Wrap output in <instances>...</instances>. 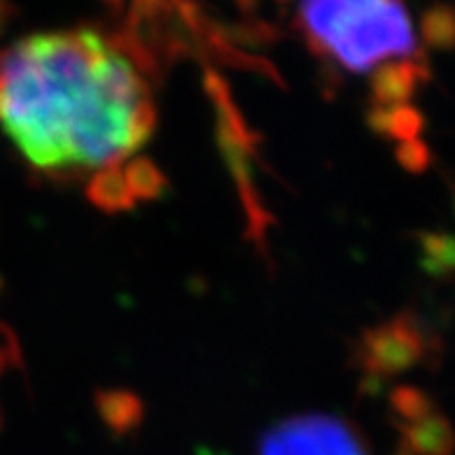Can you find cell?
<instances>
[{"label":"cell","mask_w":455,"mask_h":455,"mask_svg":"<svg viewBox=\"0 0 455 455\" xmlns=\"http://www.w3.org/2000/svg\"><path fill=\"white\" fill-rule=\"evenodd\" d=\"M404 443L413 453L419 455H451L453 451V432H451L449 420L442 413H430L427 419L411 423V426H400Z\"/></svg>","instance_id":"30bf717a"},{"label":"cell","mask_w":455,"mask_h":455,"mask_svg":"<svg viewBox=\"0 0 455 455\" xmlns=\"http://www.w3.org/2000/svg\"><path fill=\"white\" fill-rule=\"evenodd\" d=\"M151 91L98 30L30 36L0 54V121L49 174L121 163L156 131Z\"/></svg>","instance_id":"6da1fadb"},{"label":"cell","mask_w":455,"mask_h":455,"mask_svg":"<svg viewBox=\"0 0 455 455\" xmlns=\"http://www.w3.org/2000/svg\"><path fill=\"white\" fill-rule=\"evenodd\" d=\"M96 409L102 423L116 435H128L140 427L144 416V404L138 393L126 388L96 390Z\"/></svg>","instance_id":"52a82bcc"},{"label":"cell","mask_w":455,"mask_h":455,"mask_svg":"<svg viewBox=\"0 0 455 455\" xmlns=\"http://www.w3.org/2000/svg\"><path fill=\"white\" fill-rule=\"evenodd\" d=\"M258 455H370V451L347 420L328 413H302L265 432Z\"/></svg>","instance_id":"277c9868"},{"label":"cell","mask_w":455,"mask_h":455,"mask_svg":"<svg viewBox=\"0 0 455 455\" xmlns=\"http://www.w3.org/2000/svg\"><path fill=\"white\" fill-rule=\"evenodd\" d=\"M86 198L105 214H121V212H131L135 207V200H132L126 180H124L121 163L102 165L91 177L89 184H86Z\"/></svg>","instance_id":"ba28073f"},{"label":"cell","mask_w":455,"mask_h":455,"mask_svg":"<svg viewBox=\"0 0 455 455\" xmlns=\"http://www.w3.org/2000/svg\"><path fill=\"white\" fill-rule=\"evenodd\" d=\"M430 79L426 60L416 59V54L407 59L386 60L374 70L370 82L371 100L374 108H393V105H407L419 91L423 82Z\"/></svg>","instance_id":"8992f818"},{"label":"cell","mask_w":455,"mask_h":455,"mask_svg":"<svg viewBox=\"0 0 455 455\" xmlns=\"http://www.w3.org/2000/svg\"><path fill=\"white\" fill-rule=\"evenodd\" d=\"M5 367H7V363L3 358H0V374H3V370H5Z\"/></svg>","instance_id":"e0dca14e"},{"label":"cell","mask_w":455,"mask_h":455,"mask_svg":"<svg viewBox=\"0 0 455 455\" xmlns=\"http://www.w3.org/2000/svg\"><path fill=\"white\" fill-rule=\"evenodd\" d=\"M204 89L210 93L216 112V144L228 172L233 177L246 216V237L256 244L258 253L267 258V233L275 219L260 200V191L253 177V156L260 140L246 124L244 114L230 96V89L216 72H204Z\"/></svg>","instance_id":"3957f363"},{"label":"cell","mask_w":455,"mask_h":455,"mask_svg":"<svg viewBox=\"0 0 455 455\" xmlns=\"http://www.w3.org/2000/svg\"><path fill=\"white\" fill-rule=\"evenodd\" d=\"M432 341L411 312L395 314L384 323L363 330L358 363L367 379H393L420 365L430 354Z\"/></svg>","instance_id":"5b68a950"},{"label":"cell","mask_w":455,"mask_h":455,"mask_svg":"<svg viewBox=\"0 0 455 455\" xmlns=\"http://www.w3.org/2000/svg\"><path fill=\"white\" fill-rule=\"evenodd\" d=\"M390 407H393L395 416L404 420L402 426L419 423V420L427 419L430 413H435V404H432L426 390L409 384L393 388V393H390Z\"/></svg>","instance_id":"4fadbf2b"},{"label":"cell","mask_w":455,"mask_h":455,"mask_svg":"<svg viewBox=\"0 0 455 455\" xmlns=\"http://www.w3.org/2000/svg\"><path fill=\"white\" fill-rule=\"evenodd\" d=\"M420 267L435 279H449L455 267V242L449 233H419Z\"/></svg>","instance_id":"7c38bea8"},{"label":"cell","mask_w":455,"mask_h":455,"mask_svg":"<svg viewBox=\"0 0 455 455\" xmlns=\"http://www.w3.org/2000/svg\"><path fill=\"white\" fill-rule=\"evenodd\" d=\"M309 44L351 72L416 54V33L402 0H299Z\"/></svg>","instance_id":"7a4b0ae2"},{"label":"cell","mask_w":455,"mask_h":455,"mask_svg":"<svg viewBox=\"0 0 455 455\" xmlns=\"http://www.w3.org/2000/svg\"><path fill=\"white\" fill-rule=\"evenodd\" d=\"M124 180H126L132 200H142V203L163 198L168 191V177L147 156L132 158L124 170Z\"/></svg>","instance_id":"8fae6325"},{"label":"cell","mask_w":455,"mask_h":455,"mask_svg":"<svg viewBox=\"0 0 455 455\" xmlns=\"http://www.w3.org/2000/svg\"><path fill=\"white\" fill-rule=\"evenodd\" d=\"M397 163L402 165V170H407L411 174H423L432 163V154L427 149V144L423 140H407L402 142L395 151Z\"/></svg>","instance_id":"9a60e30c"},{"label":"cell","mask_w":455,"mask_h":455,"mask_svg":"<svg viewBox=\"0 0 455 455\" xmlns=\"http://www.w3.org/2000/svg\"><path fill=\"white\" fill-rule=\"evenodd\" d=\"M367 126L386 140H416L426 128V116L411 105H393V108H371L367 112Z\"/></svg>","instance_id":"9c48e42d"},{"label":"cell","mask_w":455,"mask_h":455,"mask_svg":"<svg viewBox=\"0 0 455 455\" xmlns=\"http://www.w3.org/2000/svg\"><path fill=\"white\" fill-rule=\"evenodd\" d=\"M423 40L430 47L449 49L453 44V17L446 7H437L423 19Z\"/></svg>","instance_id":"5bb4252c"},{"label":"cell","mask_w":455,"mask_h":455,"mask_svg":"<svg viewBox=\"0 0 455 455\" xmlns=\"http://www.w3.org/2000/svg\"><path fill=\"white\" fill-rule=\"evenodd\" d=\"M0 358L5 360L7 365L21 367V348H19V341L14 337V332L7 325L0 323Z\"/></svg>","instance_id":"2e32d148"}]
</instances>
